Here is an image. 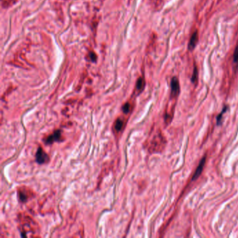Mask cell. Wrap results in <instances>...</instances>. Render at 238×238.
Segmentation results:
<instances>
[{"mask_svg": "<svg viewBox=\"0 0 238 238\" xmlns=\"http://www.w3.org/2000/svg\"><path fill=\"white\" fill-rule=\"evenodd\" d=\"M19 228L22 237H38L39 228L31 217L22 214L18 216Z\"/></svg>", "mask_w": 238, "mask_h": 238, "instance_id": "6da1fadb", "label": "cell"}, {"mask_svg": "<svg viewBox=\"0 0 238 238\" xmlns=\"http://www.w3.org/2000/svg\"><path fill=\"white\" fill-rule=\"evenodd\" d=\"M18 199L21 203H26L34 196V193L31 189L25 186H21L18 189Z\"/></svg>", "mask_w": 238, "mask_h": 238, "instance_id": "7a4b0ae2", "label": "cell"}, {"mask_svg": "<svg viewBox=\"0 0 238 238\" xmlns=\"http://www.w3.org/2000/svg\"><path fill=\"white\" fill-rule=\"evenodd\" d=\"M62 131L61 130H56L52 133L50 134L44 139L46 145H51L55 142H59L62 140Z\"/></svg>", "mask_w": 238, "mask_h": 238, "instance_id": "3957f363", "label": "cell"}, {"mask_svg": "<svg viewBox=\"0 0 238 238\" xmlns=\"http://www.w3.org/2000/svg\"><path fill=\"white\" fill-rule=\"evenodd\" d=\"M36 161L39 164H44L50 161V157L47 153L41 147H39L36 153Z\"/></svg>", "mask_w": 238, "mask_h": 238, "instance_id": "277c9868", "label": "cell"}, {"mask_svg": "<svg viewBox=\"0 0 238 238\" xmlns=\"http://www.w3.org/2000/svg\"><path fill=\"white\" fill-rule=\"evenodd\" d=\"M126 125V121L122 117H118L113 124V131L116 133H119L122 131Z\"/></svg>", "mask_w": 238, "mask_h": 238, "instance_id": "5b68a950", "label": "cell"}, {"mask_svg": "<svg viewBox=\"0 0 238 238\" xmlns=\"http://www.w3.org/2000/svg\"><path fill=\"white\" fill-rule=\"evenodd\" d=\"M170 87H171V96H177L180 92L179 82L177 77H173L170 82Z\"/></svg>", "mask_w": 238, "mask_h": 238, "instance_id": "8992f818", "label": "cell"}, {"mask_svg": "<svg viewBox=\"0 0 238 238\" xmlns=\"http://www.w3.org/2000/svg\"><path fill=\"white\" fill-rule=\"evenodd\" d=\"M206 162V156H203L202 159H201L199 164H198L197 168H196L195 173L192 177V181H195L196 179H197L198 177H200V175H201V173L203 172V168L205 167V164Z\"/></svg>", "mask_w": 238, "mask_h": 238, "instance_id": "52a82bcc", "label": "cell"}, {"mask_svg": "<svg viewBox=\"0 0 238 238\" xmlns=\"http://www.w3.org/2000/svg\"><path fill=\"white\" fill-rule=\"evenodd\" d=\"M198 31H196L194 32L192 35H191V37L190 39V41H189V45H188V49L189 50H193L195 49L196 45H197V43L198 42Z\"/></svg>", "mask_w": 238, "mask_h": 238, "instance_id": "ba28073f", "label": "cell"}, {"mask_svg": "<svg viewBox=\"0 0 238 238\" xmlns=\"http://www.w3.org/2000/svg\"><path fill=\"white\" fill-rule=\"evenodd\" d=\"M145 83L144 79H143L142 78H138L136 85V92H138V93H140V92H142L145 87Z\"/></svg>", "mask_w": 238, "mask_h": 238, "instance_id": "9c48e42d", "label": "cell"}, {"mask_svg": "<svg viewBox=\"0 0 238 238\" xmlns=\"http://www.w3.org/2000/svg\"><path fill=\"white\" fill-rule=\"evenodd\" d=\"M131 110H132V105H131V103L129 102V101L124 103L122 108V112H123L124 114L126 115L129 114V113L131 111Z\"/></svg>", "mask_w": 238, "mask_h": 238, "instance_id": "30bf717a", "label": "cell"}, {"mask_svg": "<svg viewBox=\"0 0 238 238\" xmlns=\"http://www.w3.org/2000/svg\"><path fill=\"white\" fill-rule=\"evenodd\" d=\"M228 109V106H224L223 108L222 109V111L221 112V113H219L218 115V116L216 117V124L217 125H220L221 124V121H222V117H223V115L225 113L226 111H227Z\"/></svg>", "mask_w": 238, "mask_h": 238, "instance_id": "8fae6325", "label": "cell"}, {"mask_svg": "<svg viewBox=\"0 0 238 238\" xmlns=\"http://www.w3.org/2000/svg\"><path fill=\"white\" fill-rule=\"evenodd\" d=\"M198 69L196 66H194L193 74H192V76H191V82H192L193 83H196V82H197V80H198Z\"/></svg>", "mask_w": 238, "mask_h": 238, "instance_id": "7c38bea8", "label": "cell"}, {"mask_svg": "<svg viewBox=\"0 0 238 238\" xmlns=\"http://www.w3.org/2000/svg\"><path fill=\"white\" fill-rule=\"evenodd\" d=\"M233 62L235 64H238V45L235 48L234 54H233Z\"/></svg>", "mask_w": 238, "mask_h": 238, "instance_id": "4fadbf2b", "label": "cell"}]
</instances>
